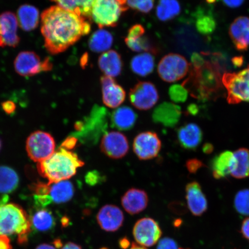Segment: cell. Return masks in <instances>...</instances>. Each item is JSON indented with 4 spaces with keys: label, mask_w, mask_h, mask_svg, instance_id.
Returning a JSON list of instances; mask_svg holds the SVG:
<instances>
[{
    "label": "cell",
    "mask_w": 249,
    "mask_h": 249,
    "mask_svg": "<svg viewBox=\"0 0 249 249\" xmlns=\"http://www.w3.org/2000/svg\"><path fill=\"white\" fill-rule=\"evenodd\" d=\"M87 18L52 6L41 15V33L45 48L50 53H61L76 43L91 31Z\"/></svg>",
    "instance_id": "cell-1"
},
{
    "label": "cell",
    "mask_w": 249,
    "mask_h": 249,
    "mask_svg": "<svg viewBox=\"0 0 249 249\" xmlns=\"http://www.w3.org/2000/svg\"><path fill=\"white\" fill-rule=\"evenodd\" d=\"M84 165L76 154L61 147L48 160L38 163L37 169L49 183H54L70 179Z\"/></svg>",
    "instance_id": "cell-2"
},
{
    "label": "cell",
    "mask_w": 249,
    "mask_h": 249,
    "mask_svg": "<svg viewBox=\"0 0 249 249\" xmlns=\"http://www.w3.org/2000/svg\"><path fill=\"white\" fill-rule=\"evenodd\" d=\"M221 68L215 62L205 61L199 69H194L187 82L192 83V93L200 100H208L222 88Z\"/></svg>",
    "instance_id": "cell-3"
},
{
    "label": "cell",
    "mask_w": 249,
    "mask_h": 249,
    "mask_svg": "<svg viewBox=\"0 0 249 249\" xmlns=\"http://www.w3.org/2000/svg\"><path fill=\"white\" fill-rule=\"evenodd\" d=\"M30 218L26 211L14 203L0 204V235H17L18 242H27L31 231Z\"/></svg>",
    "instance_id": "cell-4"
},
{
    "label": "cell",
    "mask_w": 249,
    "mask_h": 249,
    "mask_svg": "<svg viewBox=\"0 0 249 249\" xmlns=\"http://www.w3.org/2000/svg\"><path fill=\"white\" fill-rule=\"evenodd\" d=\"M127 8V0H95L91 18L101 29L115 27Z\"/></svg>",
    "instance_id": "cell-5"
},
{
    "label": "cell",
    "mask_w": 249,
    "mask_h": 249,
    "mask_svg": "<svg viewBox=\"0 0 249 249\" xmlns=\"http://www.w3.org/2000/svg\"><path fill=\"white\" fill-rule=\"evenodd\" d=\"M222 79L229 104L249 102V65L239 72L224 74Z\"/></svg>",
    "instance_id": "cell-6"
},
{
    "label": "cell",
    "mask_w": 249,
    "mask_h": 249,
    "mask_svg": "<svg viewBox=\"0 0 249 249\" xmlns=\"http://www.w3.org/2000/svg\"><path fill=\"white\" fill-rule=\"evenodd\" d=\"M54 139L49 133L36 131L31 133L26 142L28 155L36 162H41L48 160L54 153Z\"/></svg>",
    "instance_id": "cell-7"
},
{
    "label": "cell",
    "mask_w": 249,
    "mask_h": 249,
    "mask_svg": "<svg viewBox=\"0 0 249 249\" xmlns=\"http://www.w3.org/2000/svg\"><path fill=\"white\" fill-rule=\"evenodd\" d=\"M189 68V62L182 55L170 53L164 56L159 62L158 72L164 82L173 83L186 76Z\"/></svg>",
    "instance_id": "cell-8"
},
{
    "label": "cell",
    "mask_w": 249,
    "mask_h": 249,
    "mask_svg": "<svg viewBox=\"0 0 249 249\" xmlns=\"http://www.w3.org/2000/svg\"><path fill=\"white\" fill-rule=\"evenodd\" d=\"M15 70L22 76H32L41 71L52 69L49 60L42 61L36 53L30 51L21 52L14 61Z\"/></svg>",
    "instance_id": "cell-9"
},
{
    "label": "cell",
    "mask_w": 249,
    "mask_h": 249,
    "mask_svg": "<svg viewBox=\"0 0 249 249\" xmlns=\"http://www.w3.org/2000/svg\"><path fill=\"white\" fill-rule=\"evenodd\" d=\"M129 100L140 110H148L157 104L160 95L153 83L139 82L130 90Z\"/></svg>",
    "instance_id": "cell-10"
},
{
    "label": "cell",
    "mask_w": 249,
    "mask_h": 249,
    "mask_svg": "<svg viewBox=\"0 0 249 249\" xmlns=\"http://www.w3.org/2000/svg\"><path fill=\"white\" fill-rule=\"evenodd\" d=\"M162 231L158 223L149 217L142 218L134 226L133 235L135 241L143 247H151L160 241Z\"/></svg>",
    "instance_id": "cell-11"
},
{
    "label": "cell",
    "mask_w": 249,
    "mask_h": 249,
    "mask_svg": "<svg viewBox=\"0 0 249 249\" xmlns=\"http://www.w3.org/2000/svg\"><path fill=\"white\" fill-rule=\"evenodd\" d=\"M161 142L157 133L147 131L136 136L133 143V151L139 160H152L157 157L160 151Z\"/></svg>",
    "instance_id": "cell-12"
},
{
    "label": "cell",
    "mask_w": 249,
    "mask_h": 249,
    "mask_svg": "<svg viewBox=\"0 0 249 249\" xmlns=\"http://www.w3.org/2000/svg\"><path fill=\"white\" fill-rule=\"evenodd\" d=\"M74 189L72 183L68 180L51 183L48 195L34 196L37 206L45 208L52 203H66L73 198Z\"/></svg>",
    "instance_id": "cell-13"
},
{
    "label": "cell",
    "mask_w": 249,
    "mask_h": 249,
    "mask_svg": "<svg viewBox=\"0 0 249 249\" xmlns=\"http://www.w3.org/2000/svg\"><path fill=\"white\" fill-rule=\"evenodd\" d=\"M100 148L103 153L108 158L118 160L128 152L129 142L122 133L117 131L107 132L103 136Z\"/></svg>",
    "instance_id": "cell-14"
},
{
    "label": "cell",
    "mask_w": 249,
    "mask_h": 249,
    "mask_svg": "<svg viewBox=\"0 0 249 249\" xmlns=\"http://www.w3.org/2000/svg\"><path fill=\"white\" fill-rule=\"evenodd\" d=\"M17 16L11 12L0 15V46L16 47L20 42Z\"/></svg>",
    "instance_id": "cell-15"
},
{
    "label": "cell",
    "mask_w": 249,
    "mask_h": 249,
    "mask_svg": "<svg viewBox=\"0 0 249 249\" xmlns=\"http://www.w3.org/2000/svg\"><path fill=\"white\" fill-rule=\"evenodd\" d=\"M101 83L103 102L109 108L119 107L126 98V92L122 87L118 85L113 77L104 76Z\"/></svg>",
    "instance_id": "cell-16"
},
{
    "label": "cell",
    "mask_w": 249,
    "mask_h": 249,
    "mask_svg": "<svg viewBox=\"0 0 249 249\" xmlns=\"http://www.w3.org/2000/svg\"><path fill=\"white\" fill-rule=\"evenodd\" d=\"M96 220L101 228L107 232H115L119 230L124 222L123 211L114 205H104L99 210Z\"/></svg>",
    "instance_id": "cell-17"
},
{
    "label": "cell",
    "mask_w": 249,
    "mask_h": 249,
    "mask_svg": "<svg viewBox=\"0 0 249 249\" xmlns=\"http://www.w3.org/2000/svg\"><path fill=\"white\" fill-rule=\"evenodd\" d=\"M145 30L142 24H137L130 28L124 42L131 51L157 53V49L145 35Z\"/></svg>",
    "instance_id": "cell-18"
},
{
    "label": "cell",
    "mask_w": 249,
    "mask_h": 249,
    "mask_svg": "<svg viewBox=\"0 0 249 249\" xmlns=\"http://www.w3.org/2000/svg\"><path fill=\"white\" fill-rule=\"evenodd\" d=\"M187 204L191 213L196 216H200L208 210L206 196L197 182H192L186 186Z\"/></svg>",
    "instance_id": "cell-19"
},
{
    "label": "cell",
    "mask_w": 249,
    "mask_h": 249,
    "mask_svg": "<svg viewBox=\"0 0 249 249\" xmlns=\"http://www.w3.org/2000/svg\"><path fill=\"white\" fill-rule=\"evenodd\" d=\"M148 196L143 190L131 188L121 198V204L124 210L130 214L142 213L148 204Z\"/></svg>",
    "instance_id": "cell-20"
},
{
    "label": "cell",
    "mask_w": 249,
    "mask_h": 249,
    "mask_svg": "<svg viewBox=\"0 0 249 249\" xmlns=\"http://www.w3.org/2000/svg\"><path fill=\"white\" fill-rule=\"evenodd\" d=\"M203 133L200 126L195 123H189L177 130V139L181 147L188 150H195L200 145Z\"/></svg>",
    "instance_id": "cell-21"
},
{
    "label": "cell",
    "mask_w": 249,
    "mask_h": 249,
    "mask_svg": "<svg viewBox=\"0 0 249 249\" xmlns=\"http://www.w3.org/2000/svg\"><path fill=\"white\" fill-rule=\"evenodd\" d=\"M229 34L238 51H247L249 46V18H236L230 26Z\"/></svg>",
    "instance_id": "cell-22"
},
{
    "label": "cell",
    "mask_w": 249,
    "mask_h": 249,
    "mask_svg": "<svg viewBox=\"0 0 249 249\" xmlns=\"http://www.w3.org/2000/svg\"><path fill=\"white\" fill-rule=\"evenodd\" d=\"M98 66L105 76L116 77L122 71L123 60L117 52L111 50L104 53L99 57Z\"/></svg>",
    "instance_id": "cell-23"
},
{
    "label": "cell",
    "mask_w": 249,
    "mask_h": 249,
    "mask_svg": "<svg viewBox=\"0 0 249 249\" xmlns=\"http://www.w3.org/2000/svg\"><path fill=\"white\" fill-rule=\"evenodd\" d=\"M181 116V110L178 106L171 103L164 102L156 108L154 120L164 125L170 127L175 126Z\"/></svg>",
    "instance_id": "cell-24"
},
{
    "label": "cell",
    "mask_w": 249,
    "mask_h": 249,
    "mask_svg": "<svg viewBox=\"0 0 249 249\" xmlns=\"http://www.w3.org/2000/svg\"><path fill=\"white\" fill-rule=\"evenodd\" d=\"M138 115L128 107H118L111 116V125L120 130H129L135 125Z\"/></svg>",
    "instance_id": "cell-25"
},
{
    "label": "cell",
    "mask_w": 249,
    "mask_h": 249,
    "mask_svg": "<svg viewBox=\"0 0 249 249\" xmlns=\"http://www.w3.org/2000/svg\"><path fill=\"white\" fill-rule=\"evenodd\" d=\"M230 175L236 179L249 177V149L239 148L233 152Z\"/></svg>",
    "instance_id": "cell-26"
},
{
    "label": "cell",
    "mask_w": 249,
    "mask_h": 249,
    "mask_svg": "<svg viewBox=\"0 0 249 249\" xmlns=\"http://www.w3.org/2000/svg\"><path fill=\"white\" fill-rule=\"evenodd\" d=\"M18 24L25 31L36 29L39 22V12L34 6L25 4L20 6L17 12Z\"/></svg>",
    "instance_id": "cell-27"
},
{
    "label": "cell",
    "mask_w": 249,
    "mask_h": 249,
    "mask_svg": "<svg viewBox=\"0 0 249 249\" xmlns=\"http://www.w3.org/2000/svg\"><path fill=\"white\" fill-rule=\"evenodd\" d=\"M232 155V152L225 151L216 155L212 160L211 168L214 178H225L230 175Z\"/></svg>",
    "instance_id": "cell-28"
},
{
    "label": "cell",
    "mask_w": 249,
    "mask_h": 249,
    "mask_svg": "<svg viewBox=\"0 0 249 249\" xmlns=\"http://www.w3.org/2000/svg\"><path fill=\"white\" fill-rule=\"evenodd\" d=\"M155 58L150 53H142L135 56L130 61V68L134 73L142 77L150 74L155 68Z\"/></svg>",
    "instance_id": "cell-29"
},
{
    "label": "cell",
    "mask_w": 249,
    "mask_h": 249,
    "mask_svg": "<svg viewBox=\"0 0 249 249\" xmlns=\"http://www.w3.org/2000/svg\"><path fill=\"white\" fill-rule=\"evenodd\" d=\"M59 7L85 18H91L95 0H54Z\"/></svg>",
    "instance_id": "cell-30"
},
{
    "label": "cell",
    "mask_w": 249,
    "mask_h": 249,
    "mask_svg": "<svg viewBox=\"0 0 249 249\" xmlns=\"http://www.w3.org/2000/svg\"><path fill=\"white\" fill-rule=\"evenodd\" d=\"M113 41V36L109 31L104 29L98 30L90 36L89 48L95 53H105L111 48Z\"/></svg>",
    "instance_id": "cell-31"
},
{
    "label": "cell",
    "mask_w": 249,
    "mask_h": 249,
    "mask_svg": "<svg viewBox=\"0 0 249 249\" xmlns=\"http://www.w3.org/2000/svg\"><path fill=\"white\" fill-rule=\"evenodd\" d=\"M31 227L39 232L51 230L55 225L54 217L52 212L42 208L34 213L30 218Z\"/></svg>",
    "instance_id": "cell-32"
},
{
    "label": "cell",
    "mask_w": 249,
    "mask_h": 249,
    "mask_svg": "<svg viewBox=\"0 0 249 249\" xmlns=\"http://www.w3.org/2000/svg\"><path fill=\"white\" fill-rule=\"evenodd\" d=\"M19 178L16 171L7 166H0V194H8L17 189Z\"/></svg>",
    "instance_id": "cell-33"
},
{
    "label": "cell",
    "mask_w": 249,
    "mask_h": 249,
    "mask_svg": "<svg viewBox=\"0 0 249 249\" xmlns=\"http://www.w3.org/2000/svg\"><path fill=\"white\" fill-rule=\"evenodd\" d=\"M180 10L181 8L178 0H159L156 14L159 19L167 21L178 16Z\"/></svg>",
    "instance_id": "cell-34"
},
{
    "label": "cell",
    "mask_w": 249,
    "mask_h": 249,
    "mask_svg": "<svg viewBox=\"0 0 249 249\" xmlns=\"http://www.w3.org/2000/svg\"><path fill=\"white\" fill-rule=\"evenodd\" d=\"M195 18L196 29L202 35H210L215 30L216 22L213 15L205 13L202 9H198L196 12Z\"/></svg>",
    "instance_id": "cell-35"
},
{
    "label": "cell",
    "mask_w": 249,
    "mask_h": 249,
    "mask_svg": "<svg viewBox=\"0 0 249 249\" xmlns=\"http://www.w3.org/2000/svg\"><path fill=\"white\" fill-rule=\"evenodd\" d=\"M233 205L238 213L249 216V189L241 190L236 194Z\"/></svg>",
    "instance_id": "cell-36"
},
{
    "label": "cell",
    "mask_w": 249,
    "mask_h": 249,
    "mask_svg": "<svg viewBox=\"0 0 249 249\" xmlns=\"http://www.w3.org/2000/svg\"><path fill=\"white\" fill-rule=\"evenodd\" d=\"M155 0H127V7L143 14H148L154 8Z\"/></svg>",
    "instance_id": "cell-37"
},
{
    "label": "cell",
    "mask_w": 249,
    "mask_h": 249,
    "mask_svg": "<svg viewBox=\"0 0 249 249\" xmlns=\"http://www.w3.org/2000/svg\"><path fill=\"white\" fill-rule=\"evenodd\" d=\"M169 93L171 100L176 103L185 102L188 96V89L183 85L171 86L169 89Z\"/></svg>",
    "instance_id": "cell-38"
},
{
    "label": "cell",
    "mask_w": 249,
    "mask_h": 249,
    "mask_svg": "<svg viewBox=\"0 0 249 249\" xmlns=\"http://www.w3.org/2000/svg\"><path fill=\"white\" fill-rule=\"evenodd\" d=\"M157 249H180L177 243L169 237H165L158 241Z\"/></svg>",
    "instance_id": "cell-39"
},
{
    "label": "cell",
    "mask_w": 249,
    "mask_h": 249,
    "mask_svg": "<svg viewBox=\"0 0 249 249\" xmlns=\"http://www.w3.org/2000/svg\"><path fill=\"white\" fill-rule=\"evenodd\" d=\"M191 61L195 69H199L203 66L206 61L204 60L203 55L202 54L194 53L191 56Z\"/></svg>",
    "instance_id": "cell-40"
},
{
    "label": "cell",
    "mask_w": 249,
    "mask_h": 249,
    "mask_svg": "<svg viewBox=\"0 0 249 249\" xmlns=\"http://www.w3.org/2000/svg\"><path fill=\"white\" fill-rule=\"evenodd\" d=\"M202 166L201 161L197 160H189L186 163L187 169L192 173H195Z\"/></svg>",
    "instance_id": "cell-41"
},
{
    "label": "cell",
    "mask_w": 249,
    "mask_h": 249,
    "mask_svg": "<svg viewBox=\"0 0 249 249\" xmlns=\"http://www.w3.org/2000/svg\"><path fill=\"white\" fill-rule=\"evenodd\" d=\"M241 233L244 238L249 242V217L243 221L241 228Z\"/></svg>",
    "instance_id": "cell-42"
},
{
    "label": "cell",
    "mask_w": 249,
    "mask_h": 249,
    "mask_svg": "<svg viewBox=\"0 0 249 249\" xmlns=\"http://www.w3.org/2000/svg\"><path fill=\"white\" fill-rule=\"evenodd\" d=\"M77 142V139L74 138V137H70V138H67L65 140L63 143H62L61 147L67 149L68 150H70V149H72L75 147Z\"/></svg>",
    "instance_id": "cell-43"
},
{
    "label": "cell",
    "mask_w": 249,
    "mask_h": 249,
    "mask_svg": "<svg viewBox=\"0 0 249 249\" xmlns=\"http://www.w3.org/2000/svg\"><path fill=\"white\" fill-rule=\"evenodd\" d=\"M99 175L98 172H90L87 174L86 177V182L89 185H93L98 183L99 179Z\"/></svg>",
    "instance_id": "cell-44"
},
{
    "label": "cell",
    "mask_w": 249,
    "mask_h": 249,
    "mask_svg": "<svg viewBox=\"0 0 249 249\" xmlns=\"http://www.w3.org/2000/svg\"><path fill=\"white\" fill-rule=\"evenodd\" d=\"M224 4L230 8H235L240 7L245 0H222Z\"/></svg>",
    "instance_id": "cell-45"
},
{
    "label": "cell",
    "mask_w": 249,
    "mask_h": 249,
    "mask_svg": "<svg viewBox=\"0 0 249 249\" xmlns=\"http://www.w3.org/2000/svg\"><path fill=\"white\" fill-rule=\"evenodd\" d=\"M10 239L7 236L0 235V249H12Z\"/></svg>",
    "instance_id": "cell-46"
},
{
    "label": "cell",
    "mask_w": 249,
    "mask_h": 249,
    "mask_svg": "<svg viewBox=\"0 0 249 249\" xmlns=\"http://www.w3.org/2000/svg\"><path fill=\"white\" fill-rule=\"evenodd\" d=\"M2 107L5 113L8 114L13 113L15 110V105L14 103L11 101H7L2 103Z\"/></svg>",
    "instance_id": "cell-47"
},
{
    "label": "cell",
    "mask_w": 249,
    "mask_h": 249,
    "mask_svg": "<svg viewBox=\"0 0 249 249\" xmlns=\"http://www.w3.org/2000/svg\"><path fill=\"white\" fill-rule=\"evenodd\" d=\"M61 249H82L80 246L73 242H68Z\"/></svg>",
    "instance_id": "cell-48"
},
{
    "label": "cell",
    "mask_w": 249,
    "mask_h": 249,
    "mask_svg": "<svg viewBox=\"0 0 249 249\" xmlns=\"http://www.w3.org/2000/svg\"><path fill=\"white\" fill-rule=\"evenodd\" d=\"M188 111L189 114L192 115L197 114L198 112L197 106L195 104H191V105H189L188 108Z\"/></svg>",
    "instance_id": "cell-49"
},
{
    "label": "cell",
    "mask_w": 249,
    "mask_h": 249,
    "mask_svg": "<svg viewBox=\"0 0 249 249\" xmlns=\"http://www.w3.org/2000/svg\"><path fill=\"white\" fill-rule=\"evenodd\" d=\"M232 63L235 67H239L244 62L242 57H235L232 59Z\"/></svg>",
    "instance_id": "cell-50"
},
{
    "label": "cell",
    "mask_w": 249,
    "mask_h": 249,
    "mask_svg": "<svg viewBox=\"0 0 249 249\" xmlns=\"http://www.w3.org/2000/svg\"><path fill=\"white\" fill-rule=\"evenodd\" d=\"M36 249H57L55 247H53L49 244H41L37 247Z\"/></svg>",
    "instance_id": "cell-51"
},
{
    "label": "cell",
    "mask_w": 249,
    "mask_h": 249,
    "mask_svg": "<svg viewBox=\"0 0 249 249\" xmlns=\"http://www.w3.org/2000/svg\"><path fill=\"white\" fill-rule=\"evenodd\" d=\"M213 150V145L207 144L204 145L203 151L205 153L210 154Z\"/></svg>",
    "instance_id": "cell-52"
},
{
    "label": "cell",
    "mask_w": 249,
    "mask_h": 249,
    "mask_svg": "<svg viewBox=\"0 0 249 249\" xmlns=\"http://www.w3.org/2000/svg\"><path fill=\"white\" fill-rule=\"evenodd\" d=\"M129 249H147L145 247H142V246H139L135 244H133L132 247Z\"/></svg>",
    "instance_id": "cell-53"
},
{
    "label": "cell",
    "mask_w": 249,
    "mask_h": 249,
    "mask_svg": "<svg viewBox=\"0 0 249 249\" xmlns=\"http://www.w3.org/2000/svg\"><path fill=\"white\" fill-rule=\"evenodd\" d=\"M208 2L210 3H213V2L215 1V0H207Z\"/></svg>",
    "instance_id": "cell-54"
},
{
    "label": "cell",
    "mask_w": 249,
    "mask_h": 249,
    "mask_svg": "<svg viewBox=\"0 0 249 249\" xmlns=\"http://www.w3.org/2000/svg\"><path fill=\"white\" fill-rule=\"evenodd\" d=\"M2 142L1 140H0V149L1 148Z\"/></svg>",
    "instance_id": "cell-55"
}]
</instances>
